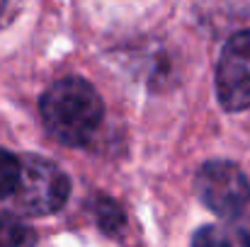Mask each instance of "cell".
<instances>
[{"instance_id":"cell-2","label":"cell","mask_w":250,"mask_h":247,"mask_svg":"<svg viewBox=\"0 0 250 247\" xmlns=\"http://www.w3.org/2000/svg\"><path fill=\"white\" fill-rule=\"evenodd\" d=\"M199 199L229 223L243 247H250V182L231 160H209L197 172Z\"/></svg>"},{"instance_id":"cell-5","label":"cell","mask_w":250,"mask_h":247,"mask_svg":"<svg viewBox=\"0 0 250 247\" xmlns=\"http://www.w3.org/2000/svg\"><path fill=\"white\" fill-rule=\"evenodd\" d=\"M37 233L12 213L0 211V247H34Z\"/></svg>"},{"instance_id":"cell-1","label":"cell","mask_w":250,"mask_h":247,"mask_svg":"<svg viewBox=\"0 0 250 247\" xmlns=\"http://www.w3.org/2000/svg\"><path fill=\"white\" fill-rule=\"evenodd\" d=\"M39 112L46 131L59 143L78 148L95 136L104 116V104L87 80L63 78L42 95Z\"/></svg>"},{"instance_id":"cell-4","label":"cell","mask_w":250,"mask_h":247,"mask_svg":"<svg viewBox=\"0 0 250 247\" xmlns=\"http://www.w3.org/2000/svg\"><path fill=\"white\" fill-rule=\"evenodd\" d=\"M216 97L226 112L250 107V29L233 34L216 63Z\"/></svg>"},{"instance_id":"cell-8","label":"cell","mask_w":250,"mask_h":247,"mask_svg":"<svg viewBox=\"0 0 250 247\" xmlns=\"http://www.w3.org/2000/svg\"><path fill=\"white\" fill-rule=\"evenodd\" d=\"M192 247H233L231 238L219 226H204L192 235Z\"/></svg>"},{"instance_id":"cell-6","label":"cell","mask_w":250,"mask_h":247,"mask_svg":"<svg viewBox=\"0 0 250 247\" xmlns=\"http://www.w3.org/2000/svg\"><path fill=\"white\" fill-rule=\"evenodd\" d=\"M92 211H95V218H97V226L102 233H107L112 238L122 235V230L126 226V216L117 201H112L109 196H97Z\"/></svg>"},{"instance_id":"cell-3","label":"cell","mask_w":250,"mask_h":247,"mask_svg":"<svg viewBox=\"0 0 250 247\" xmlns=\"http://www.w3.org/2000/svg\"><path fill=\"white\" fill-rule=\"evenodd\" d=\"M71 179L68 174L42 155L22 158V177L10 196V204L22 216H51L68 201Z\"/></svg>"},{"instance_id":"cell-7","label":"cell","mask_w":250,"mask_h":247,"mask_svg":"<svg viewBox=\"0 0 250 247\" xmlns=\"http://www.w3.org/2000/svg\"><path fill=\"white\" fill-rule=\"evenodd\" d=\"M22 177V158L0 148V199H10Z\"/></svg>"},{"instance_id":"cell-9","label":"cell","mask_w":250,"mask_h":247,"mask_svg":"<svg viewBox=\"0 0 250 247\" xmlns=\"http://www.w3.org/2000/svg\"><path fill=\"white\" fill-rule=\"evenodd\" d=\"M5 5H7V0H0V19H2V15H5Z\"/></svg>"}]
</instances>
